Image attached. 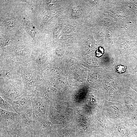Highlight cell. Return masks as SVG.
Masks as SVG:
<instances>
[{
    "instance_id": "cell-1",
    "label": "cell",
    "mask_w": 137,
    "mask_h": 137,
    "mask_svg": "<svg viewBox=\"0 0 137 137\" xmlns=\"http://www.w3.org/2000/svg\"><path fill=\"white\" fill-rule=\"evenodd\" d=\"M0 80V96L9 103L26 94L23 81L5 77Z\"/></svg>"
},
{
    "instance_id": "cell-2",
    "label": "cell",
    "mask_w": 137,
    "mask_h": 137,
    "mask_svg": "<svg viewBox=\"0 0 137 137\" xmlns=\"http://www.w3.org/2000/svg\"><path fill=\"white\" fill-rule=\"evenodd\" d=\"M1 52L0 77H5L23 81L21 64L14 61L7 54Z\"/></svg>"
},
{
    "instance_id": "cell-3",
    "label": "cell",
    "mask_w": 137,
    "mask_h": 137,
    "mask_svg": "<svg viewBox=\"0 0 137 137\" xmlns=\"http://www.w3.org/2000/svg\"><path fill=\"white\" fill-rule=\"evenodd\" d=\"M23 81L26 94L30 96L41 81V72L33 69L28 65H21Z\"/></svg>"
},
{
    "instance_id": "cell-4",
    "label": "cell",
    "mask_w": 137,
    "mask_h": 137,
    "mask_svg": "<svg viewBox=\"0 0 137 137\" xmlns=\"http://www.w3.org/2000/svg\"><path fill=\"white\" fill-rule=\"evenodd\" d=\"M92 122L95 131L114 135V124L107 117L102 109L90 110Z\"/></svg>"
},
{
    "instance_id": "cell-5",
    "label": "cell",
    "mask_w": 137,
    "mask_h": 137,
    "mask_svg": "<svg viewBox=\"0 0 137 137\" xmlns=\"http://www.w3.org/2000/svg\"><path fill=\"white\" fill-rule=\"evenodd\" d=\"M121 103L124 116L134 118L137 115V92L130 88L127 89Z\"/></svg>"
},
{
    "instance_id": "cell-6",
    "label": "cell",
    "mask_w": 137,
    "mask_h": 137,
    "mask_svg": "<svg viewBox=\"0 0 137 137\" xmlns=\"http://www.w3.org/2000/svg\"><path fill=\"white\" fill-rule=\"evenodd\" d=\"M102 110L108 119L114 124L124 116L122 104L117 101L106 100Z\"/></svg>"
},
{
    "instance_id": "cell-7",
    "label": "cell",
    "mask_w": 137,
    "mask_h": 137,
    "mask_svg": "<svg viewBox=\"0 0 137 137\" xmlns=\"http://www.w3.org/2000/svg\"><path fill=\"white\" fill-rule=\"evenodd\" d=\"M133 119L124 116L114 124V135L116 137H134Z\"/></svg>"
},
{
    "instance_id": "cell-8",
    "label": "cell",
    "mask_w": 137,
    "mask_h": 137,
    "mask_svg": "<svg viewBox=\"0 0 137 137\" xmlns=\"http://www.w3.org/2000/svg\"><path fill=\"white\" fill-rule=\"evenodd\" d=\"M72 122L76 128L85 127L91 126V115L90 109L86 106L74 108Z\"/></svg>"
},
{
    "instance_id": "cell-9",
    "label": "cell",
    "mask_w": 137,
    "mask_h": 137,
    "mask_svg": "<svg viewBox=\"0 0 137 137\" xmlns=\"http://www.w3.org/2000/svg\"><path fill=\"white\" fill-rule=\"evenodd\" d=\"M32 95L37 96L49 103L59 100L57 91L51 87L45 86L42 81L37 86Z\"/></svg>"
},
{
    "instance_id": "cell-10",
    "label": "cell",
    "mask_w": 137,
    "mask_h": 137,
    "mask_svg": "<svg viewBox=\"0 0 137 137\" xmlns=\"http://www.w3.org/2000/svg\"><path fill=\"white\" fill-rule=\"evenodd\" d=\"M31 97L35 119L48 118L49 103L33 95Z\"/></svg>"
},
{
    "instance_id": "cell-11",
    "label": "cell",
    "mask_w": 137,
    "mask_h": 137,
    "mask_svg": "<svg viewBox=\"0 0 137 137\" xmlns=\"http://www.w3.org/2000/svg\"><path fill=\"white\" fill-rule=\"evenodd\" d=\"M70 106L65 101H57L49 103L48 118L52 123L58 118Z\"/></svg>"
},
{
    "instance_id": "cell-12",
    "label": "cell",
    "mask_w": 137,
    "mask_h": 137,
    "mask_svg": "<svg viewBox=\"0 0 137 137\" xmlns=\"http://www.w3.org/2000/svg\"><path fill=\"white\" fill-rule=\"evenodd\" d=\"M85 99V106L90 110L102 109L106 100L104 95L99 93L91 91Z\"/></svg>"
},
{
    "instance_id": "cell-13",
    "label": "cell",
    "mask_w": 137,
    "mask_h": 137,
    "mask_svg": "<svg viewBox=\"0 0 137 137\" xmlns=\"http://www.w3.org/2000/svg\"><path fill=\"white\" fill-rule=\"evenodd\" d=\"M20 117L18 113L0 108V127L7 128L20 122Z\"/></svg>"
},
{
    "instance_id": "cell-14",
    "label": "cell",
    "mask_w": 137,
    "mask_h": 137,
    "mask_svg": "<svg viewBox=\"0 0 137 137\" xmlns=\"http://www.w3.org/2000/svg\"><path fill=\"white\" fill-rule=\"evenodd\" d=\"M47 137H76L75 125L73 122L62 127L53 125L51 132Z\"/></svg>"
},
{
    "instance_id": "cell-15",
    "label": "cell",
    "mask_w": 137,
    "mask_h": 137,
    "mask_svg": "<svg viewBox=\"0 0 137 137\" xmlns=\"http://www.w3.org/2000/svg\"><path fill=\"white\" fill-rule=\"evenodd\" d=\"M11 104L15 113L20 115L26 111L32 106L31 96L25 94L19 97Z\"/></svg>"
},
{
    "instance_id": "cell-16",
    "label": "cell",
    "mask_w": 137,
    "mask_h": 137,
    "mask_svg": "<svg viewBox=\"0 0 137 137\" xmlns=\"http://www.w3.org/2000/svg\"><path fill=\"white\" fill-rule=\"evenodd\" d=\"M20 116L21 125L29 133L32 132L34 129L35 120L32 106Z\"/></svg>"
},
{
    "instance_id": "cell-17",
    "label": "cell",
    "mask_w": 137,
    "mask_h": 137,
    "mask_svg": "<svg viewBox=\"0 0 137 137\" xmlns=\"http://www.w3.org/2000/svg\"><path fill=\"white\" fill-rule=\"evenodd\" d=\"M35 120L34 131L47 137L51 132L53 124L48 119L45 118Z\"/></svg>"
},
{
    "instance_id": "cell-18",
    "label": "cell",
    "mask_w": 137,
    "mask_h": 137,
    "mask_svg": "<svg viewBox=\"0 0 137 137\" xmlns=\"http://www.w3.org/2000/svg\"><path fill=\"white\" fill-rule=\"evenodd\" d=\"M74 108L70 106L57 119L52 123L54 126L58 127L66 126L72 122Z\"/></svg>"
},
{
    "instance_id": "cell-19",
    "label": "cell",
    "mask_w": 137,
    "mask_h": 137,
    "mask_svg": "<svg viewBox=\"0 0 137 137\" xmlns=\"http://www.w3.org/2000/svg\"><path fill=\"white\" fill-rule=\"evenodd\" d=\"M23 20L28 33L33 39H37L38 37V33L35 26L26 18H24Z\"/></svg>"
},
{
    "instance_id": "cell-20",
    "label": "cell",
    "mask_w": 137,
    "mask_h": 137,
    "mask_svg": "<svg viewBox=\"0 0 137 137\" xmlns=\"http://www.w3.org/2000/svg\"><path fill=\"white\" fill-rule=\"evenodd\" d=\"M0 108L4 110L15 113L11 104L0 97Z\"/></svg>"
},
{
    "instance_id": "cell-21",
    "label": "cell",
    "mask_w": 137,
    "mask_h": 137,
    "mask_svg": "<svg viewBox=\"0 0 137 137\" xmlns=\"http://www.w3.org/2000/svg\"><path fill=\"white\" fill-rule=\"evenodd\" d=\"M3 19L4 23L7 26L10 28L15 27V22L14 20L12 18L9 17H6L4 18Z\"/></svg>"
},
{
    "instance_id": "cell-22",
    "label": "cell",
    "mask_w": 137,
    "mask_h": 137,
    "mask_svg": "<svg viewBox=\"0 0 137 137\" xmlns=\"http://www.w3.org/2000/svg\"><path fill=\"white\" fill-rule=\"evenodd\" d=\"M92 135L93 137H116L114 135L106 134L95 131L93 132Z\"/></svg>"
},
{
    "instance_id": "cell-23",
    "label": "cell",
    "mask_w": 137,
    "mask_h": 137,
    "mask_svg": "<svg viewBox=\"0 0 137 137\" xmlns=\"http://www.w3.org/2000/svg\"><path fill=\"white\" fill-rule=\"evenodd\" d=\"M130 86L137 92V79H134L132 82Z\"/></svg>"
},
{
    "instance_id": "cell-24",
    "label": "cell",
    "mask_w": 137,
    "mask_h": 137,
    "mask_svg": "<svg viewBox=\"0 0 137 137\" xmlns=\"http://www.w3.org/2000/svg\"><path fill=\"white\" fill-rule=\"evenodd\" d=\"M73 13L75 16H77L80 14V12L79 9L75 7L73 8Z\"/></svg>"
},
{
    "instance_id": "cell-25",
    "label": "cell",
    "mask_w": 137,
    "mask_h": 137,
    "mask_svg": "<svg viewBox=\"0 0 137 137\" xmlns=\"http://www.w3.org/2000/svg\"><path fill=\"white\" fill-rule=\"evenodd\" d=\"M134 137H137V126L135 125L134 128Z\"/></svg>"
},
{
    "instance_id": "cell-26",
    "label": "cell",
    "mask_w": 137,
    "mask_h": 137,
    "mask_svg": "<svg viewBox=\"0 0 137 137\" xmlns=\"http://www.w3.org/2000/svg\"><path fill=\"white\" fill-rule=\"evenodd\" d=\"M134 125L137 126V115L133 119Z\"/></svg>"
},
{
    "instance_id": "cell-27",
    "label": "cell",
    "mask_w": 137,
    "mask_h": 137,
    "mask_svg": "<svg viewBox=\"0 0 137 137\" xmlns=\"http://www.w3.org/2000/svg\"><path fill=\"white\" fill-rule=\"evenodd\" d=\"M76 137H93L92 135Z\"/></svg>"
},
{
    "instance_id": "cell-28",
    "label": "cell",
    "mask_w": 137,
    "mask_h": 137,
    "mask_svg": "<svg viewBox=\"0 0 137 137\" xmlns=\"http://www.w3.org/2000/svg\"><path fill=\"white\" fill-rule=\"evenodd\" d=\"M135 73L136 74V75L137 76V65L135 69Z\"/></svg>"
}]
</instances>
